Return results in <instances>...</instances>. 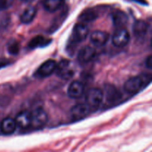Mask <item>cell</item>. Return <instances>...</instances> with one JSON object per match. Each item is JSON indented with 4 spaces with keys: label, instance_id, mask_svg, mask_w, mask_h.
Wrapping results in <instances>:
<instances>
[{
    "label": "cell",
    "instance_id": "2e32d148",
    "mask_svg": "<svg viewBox=\"0 0 152 152\" xmlns=\"http://www.w3.org/2000/svg\"><path fill=\"white\" fill-rule=\"evenodd\" d=\"M37 15V9L35 7L30 6L27 7L20 16L21 22L24 24H29L34 20Z\"/></svg>",
    "mask_w": 152,
    "mask_h": 152
},
{
    "label": "cell",
    "instance_id": "603a6c76",
    "mask_svg": "<svg viewBox=\"0 0 152 152\" xmlns=\"http://www.w3.org/2000/svg\"><path fill=\"white\" fill-rule=\"evenodd\" d=\"M145 66L148 68L151 69L152 68V58L151 56H148L145 59Z\"/></svg>",
    "mask_w": 152,
    "mask_h": 152
},
{
    "label": "cell",
    "instance_id": "3957f363",
    "mask_svg": "<svg viewBox=\"0 0 152 152\" xmlns=\"http://www.w3.org/2000/svg\"><path fill=\"white\" fill-rule=\"evenodd\" d=\"M104 98V93L101 89L94 88L88 91L86 95V102L89 107H98Z\"/></svg>",
    "mask_w": 152,
    "mask_h": 152
},
{
    "label": "cell",
    "instance_id": "cb8c5ba5",
    "mask_svg": "<svg viewBox=\"0 0 152 152\" xmlns=\"http://www.w3.org/2000/svg\"><path fill=\"white\" fill-rule=\"evenodd\" d=\"M134 1H138V2H140V4H142V3H145V1H144V0H134Z\"/></svg>",
    "mask_w": 152,
    "mask_h": 152
},
{
    "label": "cell",
    "instance_id": "d6986e66",
    "mask_svg": "<svg viewBox=\"0 0 152 152\" xmlns=\"http://www.w3.org/2000/svg\"><path fill=\"white\" fill-rule=\"evenodd\" d=\"M50 42V40L46 39L42 36H37V37H34L31 40V42L28 44V46L31 49L36 48L39 47L41 45H45L48 44Z\"/></svg>",
    "mask_w": 152,
    "mask_h": 152
},
{
    "label": "cell",
    "instance_id": "9a60e30c",
    "mask_svg": "<svg viewBox=\"0 0 152 152\" xmlns=\"http://www.w3.org/2000/svg\"><path fill=\"white\" fill-rule=\"evenodd\" d=\"M16 126L14 119L6 117L1 123V131L4 134H11L16 131Z\"/></svg>",
    "mask_w": 152,
    "mask_h": 152
},
{
    "label": "cell",
    "instance_id": "6da1fadb",
    "mask_svg": "<svg viewBox=\"0 0 152 152\" xmlns=\"http://www.w3.org/2000/svg\"><path fill=\"white\" fill-rule=\"evenodd\" d=\"M130 41V34L124 28H120L114 32L112 37V43L118 48L127 45Z\"/></svg>",
    "mask_w": 152,
    "mask_h": 152
},
{
    "label": "cell",
    "instance_id": "ba28073f",
    "mask_svg": "<svg viewBox=\"0 0 152 152\" xmlns=\"http://www.w3.org/2000/svg\"><path fill=\"white\" fill-rule=\"evenodd\" d=\"M90 111V107L88 104H77L71 110V117L74 120H80L86 117Z\"/></svg>",
    "mask_w": 152,
    "mask_h": 152
},
{
    "label": "cell",
    "instance_id": "5bb4252c",
    "mask_svg": "<svg viewBox=\"0 0 152 152\" xmlns=\"http://www.w3.org/2000/svg\"><path fill=\"white\" fill-rule=\"evenodd\" d=\"M112 20L117 28H123L127 24L129 17L125 12L122 10H115L112 13Z\"/></svg>",
    "mask_w": 152,
    "mask_h": 152
},
{
    "label": "cell",
    "instance_id": "5b68a950",
    "mask_svg": "<svg viewBox=\"0 0 152 152\" xmlns=\"http://www.w3.org/2000/svg\"><path fill=\"white\" fill-rule=\"evenodd\" d=\"M56 67V62L53 59H48L40 65L35 75L39 78H45L54 72Z\"/></svg>",
    "mask_w": 152,
    "mask_h": 152
},
{
    "label": "cell",
    "instance_id": "52a82bcc",
    "mask_svg": "<svg viewBox=\"0 0 152 152\" xmlns=\"http://www.w3.org/2000/svg\"><path fill=\"white\" fill-rule=\"evenodd\" d=\"M89 33L88 27L85 22H80L74 25L73 29V39L75 42H81L84 41Z\"/></svg>",
    "mask_w": 152,
    "mask_h": 152
},
{
    "label": "cell",
    "instance_id": "7402d4cb",
    "mask_svg": "<svg viewBox=\"0 0 152 152\" xmlns=\"http://www.w3.org/2000/svg\"><path fill=\"white\" fill-rule=\"evenodd\" d=\"M14 0H0V11L8 9L11 7Z\"/></svg>",
    "mask_w": 152,
    "mask_h": 152
},
{
    "label": "cell",
    "instance_id": "44dd1931",
    "mask_svg": "<svg viewBox=\"0 0 152 152\" xmlns=\"http://www.w3.org/2000/svg\"><path fill=\"white\" fill-rule=\"evenodd\" d=\"M7 50L9 53L12 55H16L19 51V43L15 40L10 42L7 45Z\"/></svg>",
    "mask_w": 152,
    "mask_h": 152
},
{
    "label": "cell",
    "instance_id": "4fadbf2b",
    "mask_svg": "<svg viewBox=\"0 0 152 152\" xmlns=\"http://www.w3.org/2000/svg\"><path fill=\"white\" fill-rule=\"evenodd\" d=\"M148 25L147 22L143 20H137L133 25L134 36L137 39H142L147 34Z\"/></svg>",
    "mask_w": 152,
    "mask_h": 152
},
{
    "label": "cell",
    "instance_id": "d4e9b609",
    "mask_svg": "<svg viewBox=\"0 0 152 152\" xmlns=\"http://www.w3.org/2000/svg\"><path fill=\"white\" fill-rule=\"evenodd\" d=\"M20 1H22V2H29V1H33V0H20Z\"/></svg>",
    "mask_w": 152,
    "mask_h": 152
},
{
    "label": "cell",
    "instance_id": "ffe728a7",
    "mask_svg": "<svg viewBox=\"0 0 152 152\" xmlns=\"http://www.w3.org/2000/svg\"><path fill=\"white\" fill-rule=\"evenodd\" d=\"M105 94H106L107 100L110 102H115L120 96V94L117 91V90L114 86H109L107 88Z\"/></svg>",
    "mask_w": 152,
    "mask_h": 152
},
{
    "label": "cell",
    "instance_id": "e0dca14e",
    "mask_svg": "<svg viewBox=\"0 0 152 152\" xmlns=\"http://www.w3.org/2000/svg\"><path fill=\"white\" fill-rule=\"evenodd\" d=\"M64 4V0H44L42 3L45 10L53 13L59 10Z\"/></svg>",
    "mask_w": 152,
    "mask_h": 152
},
{
    "label": "cell",
    "instance_id": "7c38bea8",
    "mask_svg": "<svg viewBox=\"0 0 152 152\" xmlns=\"http://www.w3.org/2000/svg\"><path fill=\"white\" fill-rule=\"evenodd\" d=\"M15 121L16 126L21 129H28L31 124V113L28 111H21L16 117Z\"/></svg>",
    "mask_w": 152,
    "mask_h": 152
},
{
    "label": "cell",
    "instance_id": "ac0fdd59",
    "mask_svg": "<svg viewBox=\"0 0 152 152\" xmlns=\"http://www.w3.org/2000/svg\"><path fill=\"white\" fill-rule=\"evenodd\" d=\"M99 16V13L94 9H86L81 13L79 19L82 21V22H91L96 20Z\"/></svg>",
    "mask_w": 152,
    "mask_h": 152
},
{
    "label": "cell",
    "instance_id": "9c48e42d",
    "mask_svg": "<svg viewBox=\"0 0 152 152\" xmlns=\"http://www.w3.org/2000/svg\"><path fill=\"white\" fill-rule=\"evenodd\" d=\"M95 54H96V50L93 47L86 46L79 51L77 59L80 63L86 64L91 61L95 56Z\"/></svg>",
    "mask_w": 152,
    "mask_h": 152
},
{
    "label": "cell",
    "instance_id": "7a4b0ae2",
    "mask_svg": "<svg viewBox=\"0 0 152 152\" xmlns=\"http://www.w3.org/2000/svg\"><path fill=\"white\" fill-rule=\"evenodd\" d=\"M48 120V116L46 111L41 108L34 110V112L31 113V124L35 129L41 128L44 126Z\"/></svg>",
    "mask_w": 152,
    "mask_h": 152
},
{
    "label": "cell",
    "instance_id": "30bf717a",
    "mask_svg": "<svg viewBox=\"0 0 152 152\" xmlns=\"http://www.w3.org/2000/svg\"><path fill=\"white\" fill-rule=\"evenodd\" d=\"M85 91V86L80 81H74L68 88V94L72 99H77L83 96Z\"/></svg>",
    "mask_w": 152,
    "mask_h": 152
},
{
    "label": "cell",
    "instance_id": "8992f818",
    "mask_svg": "<svg viewBox=\"0 0 152 152\" xmlns=\"http://www.w3.org/2000/svg\"><path fill=\"white\" fill-rule=\"evenodd\" d=\"M143 84L144 80L140 76L131 77L125 83L124 89L127 93L135 94L140 90Z\"/></svg>",
    "mask_w": 152,
    "mask_h": 152
},
{
    "label": "cell",
    "instance_id": "277c9868",
    "mask_svg": "<svg viewBox=\"0 0 152 152\" xmlns=\"http://www.w3.org/2000/svg\"><path fill=\"white\" fill-rule=\"evenodd\" d=\"M71 62L68 59H62L56 63V74L64 80H69L74 75V71L71 68Z\"/></svg>",
    "mask_w": 152,
    "mask_h": 152
},
{
    "label": "cell",
    "instance_id": "8fae6325",
    "mask_svg": "<svg viewBox=\"0 0 152 152\" xmlns=\"http://www.w3.org/2000/svg\"><path fill=\"white\" fill-rule=\"evenodd\" d=\"M91 42L95 46H102L106 44L109 39V35L107 32L102 31H95L90 37Z\"/></svg>",
    "mask_w": 152,
    "mask_h": 152
}]
</instances>
